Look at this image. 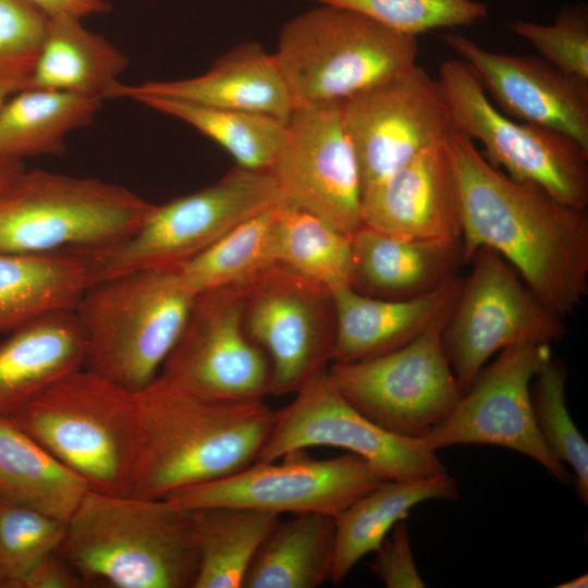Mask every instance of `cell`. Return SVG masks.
I'll list each match as a JSON object with an SVG mask.
<instances>
[{"mask_svg":"<svg viewBox=\"0 0 588 588\" xmlns=\"http://www.w3.org/2000/svg\"><path fill=\"white\" fill-rule=\"evenodd\" d=\"M139 97L262 113L284 122L295 108L274 53L254 41L231 49L200 75L133 85L119 82L106 95V99Z\"/></svg>","mask_w":588,"mask_h":588,"instance_id":"21","label":"cell"},{"mask_svg":"<svg viewBox=\"0 0 588 588\" xmlns=\"http://www.w3.org/2000/svg\"><path fill=\"white\" fill-rule=\"evenodd\" d=\"M417 37L321 4L286 22L274 53L295 107L343 101L417 63Z\"/></svg>","mask_w":588,"mask_h":588,"instance_id":"5","label":"cell"},{"mask_svg":"<svg viewBox=\"0 0 588 588\" xmlns=\"http://www.w3.org/2000/svg\"><path fill=\"white\" fill-rule=\"evenodd\" d=\"M48 16L71 15L85 19L110 11L108 0H25Z\"/></svg>","mask_w":588,"mask_h":588,"instance_id":"42","label":"cell"},{"mask_svg":"<svg viewBox=\"0 0 588 588\" xmlns=\"http://www.w3.org/2000/svg\"><path fill=\"white\" fill-rule=\"evenodd\" d=\"M59 551L85 586L194 588L198 572L193 512L168 499L88 490Z\"/></svg>","mask_w":588,"mask_h":588,"instance_id":"3","label":"cell"},{"mask_svg":"<svg viewBox=\"0 0 588 588\" xmlns=\"http://www.w3.org/2000/svg\"><path fill=\"white\" fill-rule=\"evenodd\" d=\"M358 12L401 34L468 26L485 19L488 8L477 0H316Z\"/></svg>","mask_w":588,"mask_h":588,"instance_id":"37","label":"cell"},{"mask_svg":"<svg viewBox=\"0 0 588 588\" xmlns=\"http://www.w3.org/2000/svg\"><path fill=\"white\" fill-rule=\"evenodd\" d=\"M89 486L7 417H0V498L66 523Z\"/></svg>","mask_w":588,"mask_h":588,"instance_id":"28","label":"cell"},{"mask_svg":"<svg viewBox=\"0 0 588 588\" xmlns=\"http://www.w3.org/2000/svg\"><path fill=\"white\" fill-rule=\"evenodd\" d=\"M7 418L84 479L90 490L127 494L134 392L83 367Z\"/></svg>","mask_w":588,"mask_h":588,"instance_id":"6","label":"cell"},{"mask_svg":"<svg viewBox=\"0 0 588 588\" xmlns=\"http://www.w3.org/2000/svg\"><path fill=\"white\" fill-rule=\"evenodd\" d=\"M455 130L485 150L483 157L512 179L534 183L558 200L588 205V151L568 136L517 121L489 99L475 70L462 59L445 60L438 77Z\"/></svg>","mask_w":588,"mask_h":588,"instance_id":"9","label":"cell"},{"mask_svg":"<svg viewBox=\"0 0 588 588\" xmlns=\"http://www.w3.org/2000/svg\"><path fill=\"white\" fill-rule=\"evenodd\" d=\"M371 572L388 588H422L425 581L416 567L407 525L399 520L373 551Z\"/></svg>","mask_w":588,"mask_h":588,"instance_id":"40","label":"cell"},{"mask_svg":"<svg viewBox=\"0 0 588 588\" xmlns=\"http://www.w3.org/2000/svg\"><path fill=\"white\" fill-rule=\"evenodd\" d=\"M65 523L0 498V579L4 588H22L33 567L58 550Z\"/></svg>","mask_w":588,"mask_h":588,"instance_id":"36","label":"cell"},{"mask_svg":"<svg viewBox=\"0 0 588 588\" xmlns=\"http://www.w3.org/2000/svg\"><path fill=\"white\" fill-rule=\"evenodd\" d=\"M566 382L565 366L552 357L531 382V404L544 444L559 462L572 468L577 495L587 504L588 443L568 413Z\"/></svg>","mask_w":588,"mask_h":588,"instance_id":"35","label":"cell"},{"mask_svg":"<svg viewBox=\"0 0 588 588\" xmlns=\"http://www.w3.org/2000/svg\"><path fill=\"white\" fill-rule=\"evenodd\" d=\"M16 90H19V86L16 84H13V83H0V107Z\"/></svg>","mask_w":588,"mask_h":588,"instance_id":"45","label":"cell"},{"mask_svg":"<svg viewBox=\"0 0 588 588\" xmlns=\"http://www.w3.org/2000/svg\"><path fill=\"white\" fill-rule=\"evenodd\" d=\"M127 494L167 499L256 462L275 420L262 399L213 400L161 377L134 392Z\"/></svg>","mask_w":588,"mask_h":588,"instance_id":"2","label":"cell"},{"mask_svg":"<svg viewBox=\"0 0 588 588\" xmlns=\"http://www.w3.org/2000/svg\"><path fill=\"white\" fill-rule=\"evenodd\" d=\"M362 222L409 238L461 240L457 182L445 143L365 186Z\"/></svg>","mask_w":588,"mask_h":588,"instance_id":"20","label":"cell"},{"mask_svg":"<svg viewBox=\"0 0 588 588\" xmlns=\"http://www.w3.org/2000/svg\"><path fill=\"white\" fill-rule=\"evenodd\" d=\"M49 16L25 0H0V83L19 86L38 58Z\"/></svg>","mask_w":588,"mask_h":588,"instance_id":"39","label":"cell"},{"mask_svg":"<svg viewBox=\"0 0 588 588\" xmlns=\"http://www.w3.org/2000/svg\"><path fill=\"white\" fill-rule=\"evenodd\" d=\"M198 572L194 588H241L279 515L238 506L192 510Z\"/></svg>","mask_w":588,"mask_h":588,"instance_id":"31","label":"cell"},{"mask_svg":"<svg viewBox=\"0 0 588 588\" xmlns=\"http://www.w3.org/2000/svg\"><path fill=\"white\" fill-rule=\"evenodd\" d=\"M278 205L235 226L177 268L186 289L196 296L209 290L248 283L279 265Z\"/></svg>","mask_w":588,"mask_h":588,"instance_id":"32","label":"cell"},{"mask_svg":"<svg viewBox=\"0 0 588 588\" xmlns=\"http://www.w3.org/2000/svg\"><path fill=\"white\" fill-rule=\"evenodd\" d=\"M243 326L268 357L269 394L295 393L332 362L335 314L331 291L282 265L247 283Z\"/></svg>","mask_w":588,"mask_h":588,"instance_id":"13","label":"cell"},{"mask_svg":"<svg viewBox=\"0 0 588 588\" xmlns=\"http://www.w3.org/2000/svg\"><path fill=\"white\" fill-rule=\"evenodd\" d=\"M0 588H4V585L1 579H0Z\"/></svg>","mask_w":588,"mask_h":588,"instance_id":"46","label":"cell"},{"mask_svg":"<svg viewBox=\"0 0 588 588\" xmlns=\"http://www.w3.org/2000/svg\"><path fill=\"white\" fill-rule=\"evenodd\" d=\"M588 586V575L581 574L573 579H569L567 581H564L560 585H556V588H580V587H587Z\"/></svg>","mask_w":588,"mask_h":588,"instance_id":"44","label":"cell"},{"mask_svg":"<svg viewBox=\"0 0 588 588\" xmlns=\"http://www.w3.org/2000/svg\"><path fill=\"white\" fill-rule=\"evenodd\" d=\"M247 283L197 294L184 329L159 377L213 400H255L269 394L270 364L243 326Z\"/></svg>","mask_w":588,"mask_h":588,"instance_id":"17","label":"cell"},{"mask_svg":"<svg viewBox=\"0 0 588 588\" xmlns=\"http://www.w3.org/2000/svg\"><path fill=\"white\" fill-rule=\"evenodd\" d=\"M507 28L532 45L539 57L571 75L588 79V9L563 7L552 24L514 21Z\"/></svg>","mask_w":588,"mask_h":588,"instance_id":"38","label":"cell"},{"mask_svg":"<svg viewBox=\"0 0 588 588\" xmlns=\"http://www.w3.org/2000/svg\"><path fill=\"white\" fill-rule=\"evenodd\" d=\"M445 147L457 182L464 261L478 248H490L558 315L573 313L588 287L586 209L512 179L457 130Z\"/></svg>","mask_w":588,"mask_h":588,"instance_id":"1","label":"cell"},{"mask_svg":"<svg viewBox=\"0 0 588 588\" xmlns=\"http://www.w3.org/2000/svg\"><path fill=\"white\" fill-rule=\"evenodd\" d=\"M82 21L71 15L49 16L35 66L20 89H51L106 100L128 60Z\"/></svg>","mask_w":588,"mask_h":588,"instance_id":"25","label":"cell"},{"mask_svg":"<svg viewBox=\"0 0 588 588\" xmlns=\"http://www.w3.org/2000/svg\"><path fill=\"white\" fill-rule=\"evenodd\" d=\"M453 307L397 350L368 359L332 363L327 369L329 378L378 426L425 440L463 394L442 343Z\"/></svg>","mask_w":588,"mask_h":588,"instance_id":"10","label":"cell"},{"mask_svg":"<svg viewBox=\"0 0 588 588\" xmlns=\"http://www.w3.org/2000/svg\"><path fill=\"white\" fill-rule=\"evenodd\" d=\"M350 286L364 295L407 299L457 277L465 262L461 240H421L388 234L365 224L351 235Z\"/></svg>","mask_w":588,"mask_h":588,"instance_id":"23","label":"cell"},{"mask_svg":"<svg viewBox=\"0 0 588 588\" xmlns=\"http://www.w3.org/2000/svg\"><path fill=\"white\" fill-rule=\"evenodd\" d=\"M473 269L442 333L443 348L464 393L487 360L518 344H552L566 328L497 252L478 248Z\"/></svg>","mask_w":588,"mask_h":588,"instance_id":"11","label":"cell"},{"mask_svg":"<svg viewBox=\"0 0 588 588\" xmlns=\"http://www.w3.org/2000/svg\"><path fill=\"white\" fill-rule=\"evenodd\" d=\"M506 115L560 132L588 151V79L541 57L488 50L456 33L442 36Z\"/></svg>","mask_w":588,"mask_h":588,"instance_id":"19","label":"cell"},{"mask_svg":"<svg viewBox=\"0 0 588 588\" xmlns=\"http://www.w3.org/2000/svg\"><path fill=\"white\" fill-rule=\"evenodd\" d=\"M85 340L74 310H58L11 331L0 343V417L83 368Z\"/></svg>","mask_w":588,"mask_h":588,"instance_id":"24","label":"cell"},{"mask_svg":"<svg viewBox=\"0 0 588 588\" xmlns=\"http://www.w3.org/2000/svg\"><path fill=\"white\" fill-rule=\"evenodd\" d=\"M335 549L334 517L299 513L278 522L256 552L243 588H315L328 580Z\"/></svg>","mask_w":588,"mask_h":588,"instance_id":"29","label":"cell"},{"mask_svg":"<svg viewBox=\"0 0 588 588\" xmlns=\"http://www.w3.org/2000/svg\"><path fill=\"white\" fill-rule=\"evenodd\" d=\"M154 204L95 177L24 171L0 195V252L82 250L134 231Z\"/></svg>","mask_w":588,"mask_h":588,"instance_id":"8","label":"cell"},{"mask_svg":"<svg viewBox=\"0 0 588 588\" xmlns=\"http://www.w3.org/2000/svg\"><path fill=\"white\" fill-rule=\"evenodd\" d=\"M194 298L177 269L91 284L74 309L85 340L84 367L132 392L147 387L179 340Z\"/></svg>","mask_w":588,"mask_h":588,"instance_id":"4","label":"cell"},{"mask_svg":"<svg viewBox=\"0 0 588 588\" xmlns=\"http://www.w3.org/2000/svg\"><path fill=\"white\" fill-rule=\"evenodd\" d=\"M277 241L279 265L330 291L350 286L351 235L283 200L277 207Z\"/></svg>","mask_w":588,"mask_h":588,"instance_id":"34","label":"cell"},{"mask_svg":"<svg viewBox=\"0 0 588 588\" xmlns=\"http://www.w3.org/2000/svg\"><path fill=\"white\" fill-rule=\"evenodd\" d=\"M341 105L363 188L445 143L455 130L439 79L417 63Z\"/></svg>","mask_w":588,"mask_h":588,"instance_id":"18","label":"cell"},{"mask_svg":"<svg viewBox=\"0 0 588 588\" xmlns=\"http://www.w3.org/2000/svg\"><path fill=\"white\" fill-rule=\"evenodd\" d=\"M88 286L86 262L75 250L0 252V332L74 310Z\"/></svg>","mask_w":588,"mask_h":588,"instance_id":"26","label":"cell"},{"mask_svg":"<svg viewBox=\"0 0 588 588\" xmlns=\"http://www.w3.org/2000/svg\"><path fill=\"white\" fill-rule=\"evenodd\" d=\"M85 583L59 549L44 556L29 572L22 588H78Z\"/></svg>","mask_w":588,"mask_h":588,"instance_id":"41","label":"cell"},{"mask_svg":"<svg viewBox=\"0 0 588 588\" xmlns=\"http://www.w3.org/2000/svg\"><path fill=\"white\" fill-rule=\"evenodd\" d=\"M25 171L23 161L0 158V195Z\"/></svg>","mask_w":588,"mask_h":588,"instance_id":"43","label":"cell"},{"mask_svg":"<svg viewBox=\"0 0 588 588\" xmlns=\"http://www.w3.org/2000/svg\"><path fill=\"white\" fill-rule=\"evenodd\" d=\"M281 462H255L225 477L167 498L183 507L238 506L281 513H320L335 517L384 479L363 457L350 453L315 460L302 451Z\"/></svg>","mask_w":588,"mask_h":588,"instance_id":"14","label":"cell"},{"mask_svg":"<svg viewBox=\"0 0 588 588\" xmlns=\"http://www.w3.org/2000/svg\"><path fill=\"white\" fill-rule=\"evenodd\" d=\"M134 101L189 124L224 148L238 167L249 170H269L285 131L284 121L262 113L161 97Z\"/></svg>","mask_w":588,"mask_h":588,"instance_id":"33","label":"cell"},{"mask_svg":"<svg viewBox=\"0 0 588 588\" xmlns=\"http://www.w3.org/2000/svg\"><path fill=\"white\" fill-rule=\"evenodd\" d=\"M283 200L352 235L362 222V177L341 101L294 108L268 170Z\"/></svg>","mask_w":588,"mask_h":588,"instance_id":"16","label":"cell"},{"mask_svg":"<svg viewBox=\"0 0 588 588\" xmlns=\"http://www.w3.org/2000/svg\"><path fill=\"white\" fill-rule=\"evenodd\" d=\"M281 201L269 171L236 166L209 186L154 205L123 238L77 253L86 262L89 286L134 271L177 269L235 226Z\"/></svg>","mask_w":588,"mask_h":588,"instance_id":"7","label":"cell"},{"mask_svg":"<svg viewBox=\"0 0 588 588\" xmlns=\"http://www.w3.org/2000/svg\"><path fill=\"white\" fill-rule=\"evenodd\" d=\"M551 358V344H518L499 352L425 438L427 444L436 451L458 444L507 448L535 460L559 481H569V473L540 436L531 404V382Z\"/></svg>","mask_w":588,"mask_h":588,"instance_id":"15","label":"cell"},{"mask_svg":"<svg viewBox=\"0 0 588 588\" xmlns=\"http://www.w3.org/2000/svg\"><path fill=\"white\" fill-rule=\"evenodd\" d=\"M102 101L51 89L16 90L0 107V158L62 154L65 137L89 124Z\"/></svg>","mask_w":588,"mask_h":588,"instance_id":"30","label":"cell"},{"mask_svg":"<svg viewBox=\"0 0 588 588\" xmlns=\"http://www.w3.org/2000/svg\"><path fill=\"white\" fill-rule=\"evenodd\" d=\"M457 497V485L449 474L420 480H385L360 497L334 517L331 581H343L362 558L373 552L413 507L429 500Z\"/></svg>","mask_w":588,"mask_h":588,"instance_id":"27","label":"cell"},{"mask_svg":"<svg viewBox=\"0 0 588 588\" xmlns=\"http://www.w3.org/2000/svg\"><path fill=\"white\" fill-rule=\"evenodd\" d=\"M328 369V368H327ZM327 369L308 379L280 411L256 462H272L308 446L345 449L387 480H420L448 474L437 451L422 439L383 429L335 388Z\"/></svg>","mask_w":588,"mask_h":588,"instance_id":"12","label":"cell"},{"mask_svg":"<svg viewBox=\"0 0 588 588\" xmlns=\"http://www.w3.org/2000/svg\"><path fill=\"white\" fill-rule=\"evenodd\" d=\"M462 281L455 277L407 299L372 297L348 285L331 290L335 314L332 363L372 358L412 342L454 306Z\"/></svg>","mask_w":588,"mask_h":588,"instance_id":"22","label":"cell"}]
</instances>
